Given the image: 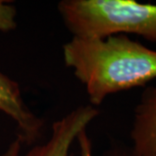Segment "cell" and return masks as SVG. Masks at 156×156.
Instances as JSON below:
<instances>
[{"instance_id":"obj_1","label":"cell","mask_w":156,"mask_h":156,"mask_svg":"<svg viewBox=\"0 0 156 156\" xmlns=\"http://www.w3.org/2000/svg\"><path fill=\"white\" fill-rule=\"evenodd\" d=\"M62 57L95 108L108 95L144 87L156 79V50L128 35L72 37L62 45Z\"/></svg>"},{"instance_id":"obj_2","label":"cell","mask_w":156,"mask_h":156,"mask_svg":"<svg viewBox=\"0 0 156 156\" xmlns=\"http://www.w3.org/2000/svg\"><path fill=\"white\" fill-rule=\"evenodd\" d=\"M58 13L72 37L134 34L156 44V5L134 0H62Z\"/></svg>"},{"instance_id":"obj_3","label":"cell","mask_w":156,"mask_h":156,"mask_svg":"<svg viewBox=\"0 0 156 156\" xmlns=\"http://www.w3.org/2000/svg\"><path fill=\"white\" fill-rule=\"evenodd\" d=\"M98 115V109L91 105L74 108L52 124L45 143L33 147L25 156H73L70 149L74 141Z\"/></svg>"},{"instance_id":"obj_4","label":"cell","mask_w":156,"mask_h":156,"mask_svg":"<svg viewBox=\"0 0 156 156\" xmlns=\"http://www.w3.org/2000/svg\"><path fill=\"white\" fill-rule=\"evenodd\" d=\"M0 111L16 123L23 144L32 145L44 129V122L30 110L23 100L20 86L0 71Z\"/></svg>"},{"instance_id":"obj_5","label":"cell","mask_w":156,"mask_h":156,"mask_svg":"<svg viewBox=\"0 0 156 156\" xmlns=\"http://www.w3.org/2000/svg\"><path fill=\"white\" fill-rule=\"evenodd\" d=\"M133 150L138 156H156V85L142 91L134 110L130 131Z\"/></svg>"},{"instance_id":"obj_6","label":"cell","mask_w":156,"mask_h":156,"mask_svg":"<svg viewBox=\"0 0 156 156\" xmlns=\"http://www.w3.org/2000/svg\"><path fill=\"white\" fill-rule=\"evenodd\" d=\"M79 145L80 156H93V146L91 140L87 134V129L82 131L76 139ZM106 156H138L133 148H126L116 146L107 153Z\"/></svg>"},{"instance_id":"obj_7","label":"cell","mask_w":156,"mask_h":156,"mask_svg":"<svg viewBox=\"0 0 156 156\" xmlns=\"http://www.w3.org/2000/svg\"><path fill=\"white\" fill-rule=\"evenodd\" d=\"M16 7L7 1L0 0V31L9 32L17 28Z\"/></svg>"},{"instance_id":"obj_8","label":"cell","mask_w":156,"mask_h":156,"mask_svg":"<svg viewBox=\"0 0 156 156\" xmlns=\"http://www.w3.org/2000/svg\"><path fill=\"white\" fill-rule=\"evenodd\" d=\"M22 145V141L20 140L18 137H17L16 140H14L10 144L7 150L1 156H20Z\"/></svg>"}]
</instances>
